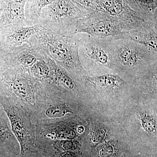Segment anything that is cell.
Returning a JSON list of instances; mask_svg holds the SVG:
<instances>
[{
  "mask_svg": "<svg viewBox=\"0 0 157 157\" xmlns=\"http://www.w3.org/2000/svg\"><path fill=\"white\" fill-rule=\"evenodd\" d=\"M39 25V31L31 38L30 44L68 71L78 74L84 73L85 70L79 56L80 35Z\"/></svg>",
  "mask_w": 157,
  "mask_h": 157,
  "instance_id": "1",
  "label": "cell"
},
{
  "mask_svg": "<svg viewBox=\"0 0 157 157\" xmlns=\"http://www.w3.org/2000/svg\"><path fill=\"white\" fill-rule=\"evenodd\" d=\"M134 26L120 17L95 11L78 20L66 29L71 33L96 38H117L135 29Z\"/></svg>",
  "mask_w": 157,
  "mask_h": 157,
  "instance_id": "2",
  "label": "cell"
},
{
  "mask_svg": "<svg viewBox=\"0 0 157 157\" xmlns=\"http://www.w3.org/2000/svg\"><path fill=\"white\" fill-rule=\"evenodd\" d=\"M92 13L79 8L72 0H54L42 9L38 24L46 27L66 29Z\"/></svg>",
  "mask_w": 157,
  "mask_h": 157,
  "instance_id": "3",
  "label": "cell"
},
{
  "mask_svg": "<svg viewBox=\"0 0 157 157\" xmlns=\"http://www.w3.org/2000/svg\"><path fill=\"white\" fill-rule=\"evenodd\" d=\"M112 46L114 67L119 65L132 68L149 62H157V53L131 40L113 38Z\"/></svg>",
  "mask_w": 157,
  "mask_h": 157,
  "instance_id": "4",
  "label": "cell"
},
{
  "mask_svg": "<svg viewBox=\"0 0 157 157\" xmlns=\"http://www.w3.org/2000/svg\"><path fill=\"white\" fill-rule=\"evenodd\" d=\"M79 48L81 63L102 67L112 69L114 67L113 55V38H96L82 34Z\"/></svg>",
  "mask_w": 157,
  "mask_h": 157,
  "instance_id": "5",
  "label": "cell"
},
{
  "mask_svg": "<svg viewBox=\"0 0 157 157\" xmlns=\"http://www.w3.org/2000/svg\"><path fill=\"white\" fill-rule=\"evenodd\" d=\"M26 2L27 0H0L2 10L0 30L29 25L25 16Z\"/></svg>",
  "mask_w": 157,
  "mask_h": 157,
  "instance_id": "6",
  "label": "cell"
},
{
  "mask_svg": "<svg viewBox=\"0 0 157 157\" xmlns=\"http://www.w3.org/2000/svg\"><path fill=\"white\" fill-rule=\"evenodd\" d=\"M39 28V25L37 24L0 30V43L10 51L29 44Z\"/></svg>",
  "mask_w": 157,
  "mask_h": 157,
  "instance_id": "7",
  "label": "cell"
},
{
  "mask_svg": "<svg viewBox=\"0 0 157 157\" xmlns=\"http://www.w3.org/2000/svg\"><path fill=\"white\" fill-rule=\"evenodd\" d=\"M157 22L147 21L139 28L129 31L115 39L131 40L157 53Z\"/></svg>",
  "mask_w": 157,
  "mask_h": 157,
  "instance_id": "8",
  "label": "cell"
},
{
  "mask_svg": "<svg viewBox=\"0 0 157 157\" xmlns=\"http://www.w3.org/2000/svg\"><path fill=\"white\" fill-rule=\"evenodd\" d=\"M129 7L146 21H157V0H125Z\"/></svg>",
  "mask_w": 157,
  "mask_h": 157,
  "instance_id": "9",
  "label": "cell"
},
{
  "mask_svg": "<svg viewBox=\"0 0 157 157\" xmlns=\"http://www.w3.org/2000/svg\"><path fill=\"white\" fill-rule=\"evenodd\" d=\"M85 80L99 89H113L124 84L123 79L113 74H104L94 76H85Z\"/></svg>",
  "mask_w": 157,
  "mask_h": 157,
  "instance_id": "10",
  "label": "cell"
},
{
  "mask_svg": "<svg viewBox=\"0 0 157 157\" xmlns=\"http://www.w3.org/2000/svg\"><path fill=\"white\" fill-rule=\"evenodd\" d=\"M2 105L10 119L12 130L19 140L21 152H24L25 140L27 136L25 125L22 119L17 116V113L14 112L13 108L8 106L4 102H2Z\"/></svg>",
  "mask_w": 157,
  "mask_h": 157,
  "instance_id": "11",
  "label": "cell"
},
{
  "mask_svg": "<svg viewBox=\"0 0 157 157\" xmlns=\"http://www.w3.org/2000/svg\"><path fill=\"white\" fill-rule=\"evenodd\" d=\"M54 0H27L25 11L26 22L29 25L39 23L42 9L49 6Z\"/></svg>",
  "mask_w": 157,
  "mask_h": 157,
  "instance_id": "12",
  "label": "cell"
},
{
  "mask_svg": "<svg viewBox=\"0 0 157 157\" xmlns=\"http://www.w3.org/2000/svg\"><path fill=\"white\" fill-rule=\"evenodd\" d=\"M10 51L0 43V73L6 70L10 65Z\"/></svg>",
  "mask_w": 157,
  "mask_h": 157,
  "instance_id": "13",
  "label": "cell"
},
{
  "mask_svg": "<svg viewBox=\"0 0 157 157\" xmlns=\"http://www.w3.org/2000/svg\"><path fill=\"white\" fill-rule=\"evenodd\" d=\"M71 111L64 106L57 105L48 108L45 112V114L51 118L61 117Z\"/></svg>",
  "mask_w": 157,
  "mask_h": 157,
  "instance_id": "14",
  "label": "cell"
},
{
  "mask_svg": "<svg viewBox=\"0 0 157 157\" xmlns=\"http://www.w3.org/2000/svg\"><path fill=\"white\" fill-rule=\"evenodd\" d=\"M141 125L146 132L151 133L156 129V122L151 117L146 114L142 115L140 118Z\"/></svg>",
  "mask_w": 157,
  "mask_h": 157,
  "instance_id": "15",
  "label": "cell"
},
{
  "mask_svg": "<svg viewBox=\"0 0 157 157\" xmlns=\"http://www.w3.org/2000/svg\"><path fill=\"white\" fill-rule=\"evenodd\" d=\"M79 8L90 12L96 11L95 5L94 0H72Z\"/></svg>",
  "mask_w": 157,
  "mask_h": 157,
  "instance_id": "16",
  "label": "cell"
},
{
  "mask_svg": "<svg viewBox=\"0 0 157 157\" xmlns=\"http://www.w3.org/2000/svg\"><path fill=\"white\" fill-rule=\"evenodd\" d=\"M106 137V132L103 129H96L93 132L92 141L94 143H100L103 142Z\"/></svg>",
  "mask_w": 157,
  "mask_h": 157,
  "instance_id": "17",
  "label": "cell"
},
{
  "mask_svg": "<svg viewBox=\"0 0 157 157\" xmlns=\"http://www.w3.org/2000/svg\"><path fill=\"white\" fill-rule=\"evenodd\" d=\"M114 153V148L112 145L107 144L101 149L100 155L101 157H111Z\"/></svg>",
  "mask_w": 157,
  "mask_h": 157,
  "instance_id": "18",
  "label": "cell"
},
{
  "mask_svg": "<svg viewBox=\"0 0 157 157\" xmlns=\"http://www.w3.org/2000/svg\"><path fill=\"white\" fill-rule=\"evenodd\" d=\"M63 147L66 150H72L74 148V143L72 141L67 140L64 141L63 144Z\"/></svg>",
  "mask_w": 157,
  "mask_h": 157,
  "instance_id": "19",
  "label": "cell"
},
{
  "mask_svg": "<svg viewBox=\"0 0 157 157\" xmlns=\"http://www.w3.org/2000/svg\"><path fill=\"white\" fill-rule=\"evenodd\" d=\"M63 157H75L72 153H67L63 155Z\"/></svg>",
  "mask_w": 157,
  "mask_h": 157,
  "instance_id": "20",
  "label": "cell"
},
{
  "mask_svg": "<svg viewBox=\"0 0 157 157\" xmlns=\"http://www.w3.org/2000/svg\"><path fill=\"white\" fill-rule=\"evenodd\" d=\"M84 131V128L83 127L80 126L78 128V131L79 133H82Z\"/></svg>",
  "mask_w": 157,
  "mask_h": 157,
  "instance_id": "21",
  "label": "cell"
},
{
  "mask_svg": "<svg viewBox=\"0 0 157 157\" xmlns=\"http://www.w3.org/2000/svg\"><path fill=\"white\" fill-rule=\"evenodd\" d=\"M2 10L1 9V8H0V17L1 16V14H2Z\"/></svg>",
  "mask_w": 157,
  "mask_h": 157,
  "instance_id": "22",
  "label": "cell"
}]
</instances>
